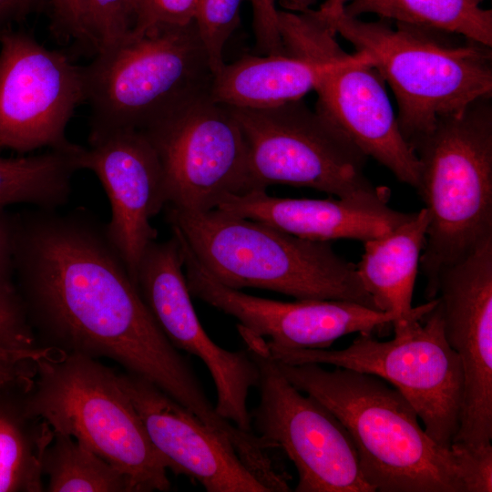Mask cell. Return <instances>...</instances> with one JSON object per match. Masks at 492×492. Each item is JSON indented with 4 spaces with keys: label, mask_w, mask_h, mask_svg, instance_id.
I'll return each instance as SVG.
<instances>
[{
    "label": "cell",
    "mask_w": 492,
    "mask_h": 492,
    "mask_svg": "<svg viewBox=\"0 0 492 492\" xmlns=\"http://www.w3.org/2000/svg\"><path fill=\"white\" fill-rule=\"evenodd\" d=\"M14 279L41 347L108 358L156 385L215 432L226 420L166 337L109 241L84 208L14 213Z\"/></svg>",
    "instance_id": "cell-1"
},
{
    "label": "cell",
    "mask_w": 492,
    "mask_h": 492,
    "mask_svg": "<svg viewBox=\"0 0 492 492\" xmlns=\"http://www.w3.org/2000/svg\"><path fill=\"white\" fill-rule=\"evenodd\" d=\"M276 363L292 385L324 405L345 426L362 476L374 491L466 492L452 450L425 433L413 405L388 382L343 367Z\"/></svg>",
    "instance_id": "cell-2"
},
{
    "label": "cell",
    "mask_w": 492,
    "mask_h": 492,
    "mask_svg": "<svg viewBox=\"0 0 492 492\" xmlns=\"http://www.w3.org/2000/svg\"><path fill=\"white\" fill-rule=\"evenodd\" d=\"M164 210L171 230L211 276L230 288H261L297 300L347 301L378 310L356 265L327 241L219 209L195 212L167 204Z\"/></svg>",
    "instance_id": "cell-3"
},
{
    "label": "cell",
    "mask_w": 492,
    "mask_h": 492,
    "mask_svg": "<svg viewBox=\"0 0 492 492\" xmlns=\"http://www.w3.org/2000/svg\"><path fill=\"white\" fill-rule=\"evenodd\" d=\"M327 22L356 52L370 57L388 84L408 143L441 118L492 97V46L432 27L364 21L343 12Z\"/></svg>",
    "instance_id": "cell-4"
},
{
    "label": "cell",
    "mask_w": 492,
    "mask_h": 492,
    "mask_svg": "<svg viewBox=\"0 0 492 492\" xmlns=\"http://www.w3.org/2000/svg\"><path fill=\"white\" fill-rule=\"evenodd\" d=\"M409 145L429 219L419 260L429 301L437 297L440 271L492 238L491 97L441 118Z\"/></svg>",
    "instance_id": "cell-5"
},
{
    "label": "cell",
    "mask_w": 492,
    "mask_h": 492,
    "mask_svg": "<svg viewBox=\"0 0 492 492\" xmlns=\"http://www.w3.org/2000/svg\"><path fill=\"white\" fill-rule=\"evenodd\" d=\"M29 413L124 473L134 492L169 491V464L157 450L118 374L97 359L52 353L35 361Z\"/></svg>",
    "instance_id": "cell-6"
},
{
    "label": "cell",
    "mask_w": 492,
    "mask_h": 492,
    "mask_svg": "<svg viewBox=\"0 0 492 492\" xmlns=\"http://www.w3.org/2000/svg\"><path fill=\"white\" fill-rule=\"evenodd\" d=\"M83 70L88 144L120 130H144L210 96L214 77L194 21L129 36L98 52Z\"/></svg>",
    "instance_id": "cell-7"
},
{
    "label": "cell",
    "mask_w": 492,
    "mask_h": 492,
    "mask_svg": "<svg viewBox=\"0 0 492 492\" xmlns=\"http://www.w3.org/2000/svg\"><path fill=\"white\" fill-rule=\"evenodd\" d=\"M394 333V339L385 342L372 333H359L351 345L339 350L266 344L280 363L331 364L385 380L413 405L425 433L450 448L460 425L464 374L445 335L439 298L424 318Z\"/></svg>",
    "instance_id": "cell-8"
},
{
    "label": "cell",
    "mask_w": 492,
    "mask_h": 492,
    "mask_svg": "<svg viewBox=\"0 0 492 492\" xmlns=\"http://www.w3.org/2000/svg\"><path fill=\"white\" fill-rule=\"evenodd\" d=\"M229 108L243 133L259 189L287 184L341 199L388 202L389 190L364 174L367 157L302 99L263 109Z\"/></svg>",
    "instance_id": "cell-9"
},
{
    "label": "cell",
    "mask_w": 492,
    "mask_h": 492,
    "mask_svg": "<svg viewBox=\"0 0 492 492\" xmlns=\"http://www.w3.org/2000/svg\"><path fill=\"white\" fill-rule=\"evenodd\" d=\"M259 371L260 402L251 413L252 429L280 448L298 473L296 492H375L364 479L345 426L312 395H303L280 371L266 340L237 325Z\"/></svg>",
    "instance_id": "cell-10"
},
{
    "label": "cell",
    "mask_w": 492,
    "mask_h": 492,
    "mask_svg": "<svg viewBox=\"0 0 492 492\" xmlns=\"http://www.w3.org/2000/svg\"><path fill=\"white\" fill-rule=\"evenodd\" d=\"M141 131L159 159L169 205L209 211L229 197L259 189L238 121L228 106L212 101L210 96Z\"/></svg>",
    "instance_id": "cell-11"
},
{
    "label": "cell",
    "mask_w": 492,
    "mask_h": 492,
    "mask_svg": "<svg viewBox=\"0 0 492 492\" xmlns=\"http://www.w3.org/2000/svg\"><path fill=\"white\" fill-rule=\"evenodd\" d=\"M86 101L83 67L22 29L0 33V149L73 151L66 129Z\"/></svg>",
    "instance_id": "cell-12"
},
{
    "label": "cell",
    "mask_w": 492,
    "mask_h": 492,
    "mask_svg": "<svg viewBox=\"0 0 492 492\" xmlns=\"http://www.w3.org/2000/svg\"><path fill=\"white\" fill-rule=\"evenodd\" d=\"M135 283L169 341L208 368L216 388L217 413L240 429L253 432L247 401L250 389L258 385V367L246 349L226 350L205 332L191 302L182 248L174 233L147 247Z\"/></svg>",
    "instance_id": "cell-13"
},
{
    "label": "cell",
    "mask_w": 492,
    "mask_h": 492,
    "mask_svg": "<svg viewBox=\"0 0 492 492\" xmlns=\"http://www.w3.org/2000/svg\"><path fill=\"white\" fill-rule=\"evenodd\" d=\"M444 331L460 358L463 406L454 442L492 439V238L438 274Z\"/></svg>",
    "instance_id": "cell-14"
},
{
    "label": "cell",
    "mask_w": 492,
    "mask_h": 492,
    "mask_svg": "<svg viewBox=\"0 0 492 492\" xmlns=\"http://www.w3.org/2000/svg\"><path fill=\"white\" fill-rule=\"evenodd\" d=\"M184 272L191 296L236 318L251 333L286 348H328L353 333H374L396 315L339 300H297L292 302L252 296L230 288L198 261L179 233Z\"/></svg>",
    "instance_id": "cell-15"
},
{
    "label": "cell",
    "mask_w": 492,
    "mask_h": 492,
    "mask_svg": "<svg viewBox=\"0 0 492 492\" xmlns=\"http://www.w3.org/2000/svg\"><path fill=\"white\" fill-rule=\"evenodd\" d=\"M78 165L91 170L107 193L111 215L106 232L135 282L140 259L158 236L151 219L168 203L158 155L143 131L127 129L84 147Z\"/></svg>",
    "instance_id": "cell-16"
},
{
    "label": "cell",
    "mask_w": 492,
    "mask_h": 492,
    "mask_svg": "<svg viewBox=\"0 0 492 492\" xmlns=\"http://www.w3.org/2000/svg\"><path fill=\"white\" fill-rule=\"evenodd\" d=\"M118 374L170 471L208 492H270L233 447L193 413L149 381L128 372Z\"/></svg>",
    "instance_id": "cell-17"
},
{
    "label": "cell",
    "mask_w": 492,
    "mask_h": 492,
    "mask_svg": "<svg viewBox=\"0 0 492 492\" xmlns=\"http://www.w3.org/2000/svg\"><path fill=\"white\" fill-rule=\"evenodd\" d=\"M314 90L318 113L366 157L418 191V159L400 130L385 83L367 55L351 54L327 72Z\"/></svg>",
    "instance_id": "cell-18"
},
{
    "label": "cell",
    "mask_w": 492,
    "mask_h": 492,
    "mask_svg": "<svg viewBox=\"0 0 492 492\" xmlns=\"http://www.w3.org/2000/svg\"><path fill=\"white\" fill-rule=\"evenodd\" d=\"M387 203L279 198L257 189L229 197L217 209L311 241L350 239L364 242L390 231L414 214L394 210Z\"/></svg>",
    "instance_id": "cell-19"
},
{
    "label": "cell",
    "mask_w": 492,
    "mask_h": 492,
    "mask_svg": "<svg viewBox=\"0 0 492 492\" xmlns=\"http://www.w3.org/2000/svg\"><path fill=\"white\" fill-rule=\"evenodd\" d=\"M428 221L427 210L423 208L390 231L364 241V253L356 264L359 278L376 308L396 315L391 323L394 331L421 320L438 302L436 297L412 307Z\"/></svg>",
    "instance_id": "cell-20"
},
{
    "label": "cell",
    "mask_w": 492,
    "mask_h": 492,
    "mask_svg": "<svg viewBox=\"0 0 492 492\" xmlns=\"http://www.w3.org/2000/svg\"><path fill=\"white\" fill-rule=\"evenodd\" d=\"M325 62L289 55H247L214 74L210 98L228 107L263 109L302 99L324 75L346 60Z\"/></svg>",
    "instance_id": "cell-21"
},
{
    "label": "cell",
    "mask_w": 492,
    "mask_h": 492,
    "mask_svg": "<svg viewBox=\"0 0 492 492\" xmlns=\"http://www.w3.org/2000/svg\"><path fill=\"white\" fill-rule=\"evenodd\" d=\"M31 382L0 385V492L45 490L41 460L53 430L27 410Z\"/></svg>",
    "instance_id": "cell-22"
},
{
    "label": "cell",
    "mask_w": 492,
    "mask_h": 492,
    "mask_svg": "<svg viewBox=\"0 0 492 492\" xmlns=\"http://www.w3.org/2000/svg\"><path fill=\"white\" fill-rule=\"evenodd\" d=\"M82 148L15 158L0 156V210L20 203L50 210L65 205L72 178L80 169Z\"/></svg>",
    "instance_id": "cell-23"
},
{
    "label": "cell",
    "mask_w": 492,
    "mask_h": 492,
    "mask_svg": "<svg viewBox=\"0 0 492 492\" xmlns=\"http://www.w3.org/2000/svg\"><path fill=\"white\" fill-rule=\"evenodd\" d=\"M483 0H349L350 17L374 14L381 19L432 27L492 46V10Z\"/></svg>",
    "instance_id": "cell-24"
},
{
    "label": "cell",
    "mask_w": 492,
    "mask_h": 492,
    "mask_svg": "<svg viewBox=\"0 0 492 492\" xmlns=\"http://www.w3.org/2000/svg\"><path fill=\"white\" fill-rule=\"evenodd\" d=\"M49 492H134L128 477L72 436L53 431L41 460Z\"/></svg>",
    "instance_id": "cell-25"
},
{
    "label": "cell",
    "mask_w": 492,
    "mask_h": 492,
    "mask_svg": "<svg viewBox=\"0 0 492 492\" xmlns=\"http://www.w3.org/2000/svg\"><path fill=\"white\" fill-rule=\"evenodd\" d=\"M241 1L199 0L194 22L214 74L225 64L224 47L239 26Z\"/></svg>",
    "instance_id": "cell-26"
},
{
    "label": "cell",
    "mask_w": 492,
    "mask_h": 492,
    "mask_svg": "<svg viewBox=\"0 0 492 492\" xmlns=\"http://www.w3.org/2000/svg\"><path fill=\"white\" fill-rule=\"evenodd\" d=\"M49 30L56 40L75 50L97 55L98 43L91 30L84 0H48Z\"/></svg>",
    "instance_id": "cell-27"
},
{
    "label": "cell",
    "mask_w": 492,
    "mask_h": 492,
    "mask_svg": "<svg viewBox=\"0 0 492 492\" xmlns=\"http://www.w3.org/2000/svg\"><path fill=\"white\" fill-rule=\"evenodd\" d=\"M99 51L123 42L134 25L131 0H84Z\"/></svg>",
    "instance_id": "cell-28"
},
{
    "label": "cell",
    "mask_w": 492,
    "mask_h": 492,
    "mask_svg": "<svg viewBox=\"0 0 492 492\" xmlns=\"http://www.w3.org/2000/svg\"><path fill=\"white\" fill-rule=\"evenodd\" d=\"M199 0H141L129 36L156 27L185 26L194 21Z\"/></svg>",
    "instance_id": "cell-29"
},
{
    "label": "cell",
    "mask_w": 492,
    "mask_h": 492,
    "mask_svg": "<svg viewBox=\"0 0 492 492\" xmlns=\"http://www.w3.org/2000/svg\"><path fill=\"white\" fill-rule=\"evenodd\" d=\"M0 346L12 350L41 347L16 289L0 291Z\"/></svg>",
    "instance_id": "cell-30"
},
{
    "label": "cell",
    "mask_w": 492,
    "mask_h": 492,
    "mask_svg": "<svg viewBox=\"0 0 492 492\" xmlns=\"http://www.w3.org/2000/svg\"><path fill=\"white\" fill-rule=\"evenodd\" d=\"M450 449L463 471L466 492L492 491V446L453 442Z\"/></svg>",
    "instance_id": "cell-31"
},
{
    "label": "cell",
    "mask_w": 492,
    "mask_h": 492,
    "mask_svg": "<svg viewBox=\"0 0 492 492\" xmlns=\"http://www.w3.org/2000/svg\"><path fill=\"white\" fill-rule=\"evenodd\" d=\"M255 51L259 55H286L278 28L275 0H251Z\"/></svg>",
    "instance_id": "cell-32"
},
{
    "label": "cell",
    "mask_w": 492,
    "mask_h": 492,
    "mask_svg": "<svg viewBox=\"0 0 492 492\" xmlns=\"http://www.w3.org/2000/svg\"><path fill=\"white\" fill-rule=\"evenodd\" d=\"M52 353L46 347L12 350L0 346V385L30 381L35 374V361Z\"/></svg>",
    "instance_id": "cell-33"
},
{
    "label": "cell",
    "mask_w": 492,
    "mask_h": 492,
    "mask_svg": "<svg viewBox=\"0 0 492 492\" xmlns=\"http://www.w3.org/2000/svg\"><path fill=\"white\" fill-rule=\"evenodd\" d=\"M14 213L0 210V291L15 290L14 279Z\"/></svg>",
    "instance_id": "cell-34"
},
{
    "label": "cell",
    "mask_w": 492,
    "mask_h": 492,
    "mask_svg": "<svg viewBox=\"0 0 492 492\" xmlns=\"http://www.w3.org/2000/svg\"><path fill=\"white\" fill-rule=\"evenodd\" d=\"M47 11L48 0H0V33L31 15Z\"/></svg>",
    "instance_id": "cell-35"
},
{
    "label": "cell",
    "mask_w": 492,
    "mask_h": 492,
    "mask_svg": "<svg viewBox=\"0 0 492 492\" xmlns=\"http://www.w3.org/2000/svg\"><path fill=\"white\" fill-rule=\"evenodd\" d=\"M349 0H326L317 10L318 14L329 21L343 12Z\"/></svg>",
    "instance_id": "cell-36"
},
{
    "label": "cell",
    "mask_w": 492,
    "mask_h": 492,
    "mask_svg": "<svg viewBox=\"0 0 492 492\" xmlns=\"http://www.w3.org/2000/svg\"><path fill=\"white\" fill-rule=\"evenodd\" d=\"M283 11L292 13H305L312 9L317 0H278Z\"/></svg>",
    "instance_id": "cell-37"
},
{
    "label": "cell",
    "mask_w": 492,
    "mask_h": 492,
    "mask_svg": "<svg viewBox=\"0 0 492 492\" xmlns=\"http://www.w3.org/2000/svg\"><path fill=\"white\" fill-rule=\"evenodd\" d=\"M141 0H131V5H132V8H133V13H134V18H135V14H136V10L138 6V5L140 4Z\"/></svg>",
    "instance_id": "cell-38"
},
{
    "label": "cell",
    "mask_w": 492,
    "mask_h": 492,
    "mask_svg": "<svg viewBox=\"0 0 492 492\" xmlns=\"http://www.w3.org/2000/svg\"><path fill=\"white\" fill-rule=\"evenodd\" d=\"M484 1V0H483Z\"/></svg>",
    "instance_id": "cell-39"
}]
</instances>
